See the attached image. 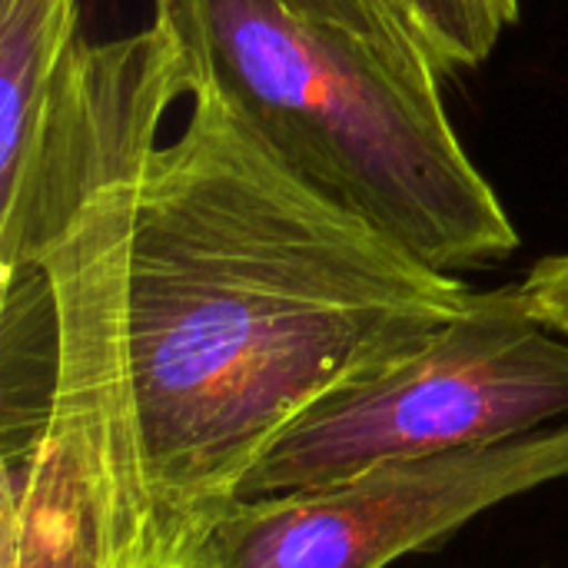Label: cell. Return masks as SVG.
I'll list each match as a JSON object with an SVG mask.
<instances>
[{"mask_svg":"<svg viewBox=\"0 0 568 568\" xmlns=\"http://www.w3.org/2000/svg\"><path fill=\"white\" fill-rule=\"evenodd\" d=\"M190 100L186 126L97 183L30 263L123 356L160 568L200 566L280 433L473 293L313 193L220 97Z\"/></svg>","mask_w":568,"mask_h":568,"instance_id":"1","label":"cell"},{"mask_svg":"<svg viewBox=\"0 0 568 568\" xmlns=\"http://www.w3.org/2000/svg\"><path fill=\"white\" fill-rule=\"evenodd\" d=\"M150 10L190 97H220L313 193L453 276L519 250L433 73L283 0H150Z\"/></svg>","mask_w":568,"mask_h":568,"instance_id":"2","label":"cell"},{"mask_svg":"<svg viewBox=\"0 0 568 568\" xmlns=\"http://www.w3.org/2000/svg\"><path fill=\"white\" fill-rule=\"evenodd\" d=\"M0 568H160L123 356L40 266L0 276Z\"/></svg>","mask_w":568,"mask_h":568,"instance_id":"3","label":"cell"},{"mask_svg":"<svg viewBox=\"0 0 568 568\" xmlns=\"http://www.w3.org/2000/svg\"><path fill=\"white\" fill-rule=\"evenodd\" d=\"M568 419V339L523 283L473 290L399 359L366 373L280 433L243 499L343 486L383 466L489 449Z\"/></svg>","mask_w":568,"mask_h":568,"instance_id":"4","label":"cell"},{"mask_svg":"<svg viewBox=\"0 0 568 568\" xmlns=\"http://www.w3.org/2000/svg\"><path fill=\"white\" fill-rule=\"evenodd\" d=\"M568 479V419L532 436L396 463L343 486L240 499L196 568H386L439 549L486 509Z\"/></svg>","mask_w":568,"mask_h":568,"instance_id":"5","label":"cell"},{"mask_svg":"<svg viewBox=\"0 0 568 568\" xmlns=\"http://www.w3.org/2000/svg\"><path fill=\"white\" fill-rule=\"evenodd\" d=\"M186 97L180 53L156 23L103 43L80 37L23 173L0 190V276L30 266L100 180L160 143L166 113Z\"/></svg>","mask_w":568,"mask_h":568,"instance_id":"6","label":"cell"},{"mask_svg":"<svg viewBox=\"0 0 568 568\" xmlns=\"http://www.w3.org/2000/svg\"><path fill=\"white\" fill-rule=\"evenodd\" d=\"M313 23L346 30L379 53L453 80L486 63L509 27L519 0H283Z\"/></svg>","mask_w":568,"mask_h":568,"instance_id":"7","label":"cell"},{"mask_svg":"<svg viewBox=\"0 0 568 568\" xmlns=\"http://www.w3.org/2000/svg\"><path fill=\"white\" fill-rule=\"evenodd\" d=\"M77 40L80 0H0V190L23 173Z\"/></svg>","mask_w":568,"mask_h":568,"instance_id":"8","label":"cell"},{"mask_svg":"<svg viewBox=\"0 0 568 568\" xmlns=\"http://www.w3.org/2000/svg\"><path fill=\"white\" fill-rule=\"evenodd\" d=\"M523 290L532 303V310L568 339V253L539 260L526 280Z\"/></svg>","mask_w":568,"mask_h":568,"instance_id":"9","label":"cell"}]
</instances>
